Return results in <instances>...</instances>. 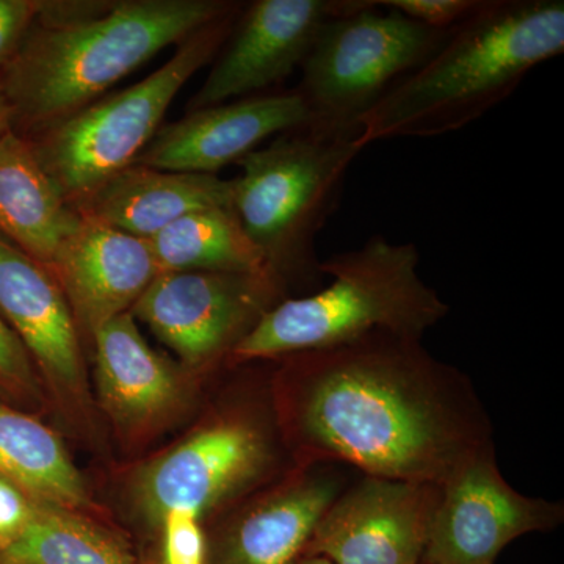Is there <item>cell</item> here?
<instances>
[{"label": "cell", "instance_id": "cell-1", "mask_svg": "<svg viewBox=\"0 0 564 564\" xmlns=\"http://www.w3.org/2000/svg\"><path fill=\"white\" fill-rule=\"evenodd\" d=\"M281 359L278 415L296 464L443 486L496 447L470 378L421 339L375 333Z\"/></svg>", "mask_w": 564, "mask_h": 564}, {"label": "cell", "instance_id": "cell-2", "mask_svg": "<svg viewBox=\"0 0 564 564\" xmlns=\"http://www.w3.org/2000/svg\"><path fill=\"white\" fill-rule=\"evenodd\" d=\"M563 52V0H484L362 118L358 143L462 131Z\"/></svg>", "mask_w": 564, "mask_h": 564}, {"label": "cell", "instance_id": "cell-3", "mask_svg": "<svg viewBox=\"0 0 564 564\" xmlns=\"http://www.w3.org/2000/svg\"><path fill=\"white\" fill-rule=\"evenodd\" d=\"M231 0H111L68 24L35 22L0 70L11 129L31 140L104 98L152 57L231 13Z\"/></svg>", "mask_w": 564, "mask_h": 564}, {"label": "cell", "instance_id": "cell-4", "mask_svg": "<svg viewBox=\"0 0 564 564\" xmlns=\"http://www.w3.org/2000/svg\"><path fill=\"white\" fill-rule=\"evenodd\" d=\"M419 265L414 243L391 242L381 234L356 250L323 259L321 272L332 282L278 303L234 348L229 361L281 359L375 333L422 340L451 306L422 280Z\"/></svg>", "mask_w": 564, "mask_h": 564}, {"label": "cell", "instance_id": "cell-5", "mask_svg": "<svg viewBox=\"0 0 564 564\" xmlns=\"http://www.w3.org/2000/svg\"><path fill=\"white\" fill-rule=\"evenodd\" d=\"M362 150L358 139L302 128L237 163L242 174L232 180V209L285 291H311L325 278L315 242L339 207L348 169Z\"/></svg>", "mask_w": 564, "mask_h": 564}, {"label": "cell", "instance_id": "cell-6", "mask_svg": "<svg viewBox=\"0 0 564 564\" xmlns=\"http://www.w3.org/2000/svg\"><path fill=\"white\" fill-rule=\"evenodd\" d=\"M243 7L240 3L231 13L181 41L172 58L139 84L104 96L28 140L40 165L70 206H77L113 174L133 165L162 128L177 93L215 61Z\"/></svg>", "mask_w": 564, "mask_h": 564}, {"label": "cell", "instance_id": "cell-7", "mask_svg": "<svg viewBox=\"0 0 564 564\" xmlns=\"http://www.w3.org/2000/svg\"><path fill=\"white\" fill-rule=\"evenodd\" d=\"M373 0H340L304 58L293 90L307 111L306 129L358 139L362 118L447 39Z\"/></svg>", "mask_w": 564, "mask_h": 564}, {"label": "cell", "instance_id": "cell-8", "mask_svg": "<svg viewBox=\"0 0 564 564\" xmlns=\"http://www.w3.org/2000/svg\"><path fill=\"white\" fill-rule=\"evenodd\" d=\"M280 459L272 426L245 408H229L144 464L133 478L132 500L152 527L172 511L203 519L262 485Z\"/></svg>", "mask_w": 564, "mask_h": 564}, {"label": "cell", "instance_id": "cell-9", "mask_svg": "<svg viewBox=\"0 0 564 564\" xmlns=\"http://www.w3.org/2000/svg\"><path fill=\"white\" fill-rule=\"evenodd\" d=\"M285 299L289 292L270 272H162L131 314L195 373L229 359L263 315Z\"/></svg>", "mask_w": 564, "mask_h": 564}, {"label": "cell", "instance_id": "cell-10", "mask_svg": "<svg viewBox=\"0 0 564 564\" xmlns=\"http://www.w3.org/2000/svg\"><path fill=\"white\" fill-rule=\"evenodd\" d=\"M563 521L562 502L516 491L500 473L496 447L489 448L441 486L422 564H496L518 538Z\"/></svg>", "mask_w": 564, "mask_h": 564}, {"label": "cell", "instance_id": "cell-11", "mask_svg": "<svg viewBox=\"0 0 564 564\" xmlns=\"http://www.w3.org/2000/svg\"><path fill=\"white\" fill-rule=\"evenodd\" d=\"M441 486L356 475L315 529L307 555L334 564H421Z\"/></svg>", "mask_w": 564, "mask_h": 564}, {"label": "cell", "instance_id": "cell-12", "mask_svg": "<svg viewBox=\"0 0 564 564\" xmlns=\"http://www.w3.org/2000/svg\"><path fill=\"white\" fill-rule=\"evenodd\" d=\"M340 0H256L240 11L231 35L187 111L280 90L302 68Z\"/></svg>", "mask_w": 564, "mask_h": 564}, {"label": "cell", "instance_id": "cell-13", "mask_svg": "<svg viewBox=\"0 0 564 564\" xmlns=\"http://www.w3.org/2000/svg\"><path fill=\"white\" fill-rule=\"evenodd\" d=\"M352 473L336 463L296 464L209 541L207 564H299Z\"/></svg>", "mask_w": 564, "mask_h": 564}, {"label": "cell", "instance_id": "cell-14", "mask_svg": "<svg viewBox=\"0 0 564 564\" xmlns=\"http://www.w3.org/2000/svg\"><path fill=\"white\" fill-rule=\"evenodd\" d=\"M306 126L307 111L295 90L263 93L187 111L180 121L162 124L133 165L217 176L270 137Z\"/></svg>", "mask_w": 564, "mask_h": 564}, {"label": "cell", "instance_id": "cell-15", "mask_svg": "<svg viewBox=\"0 0 564 564\" xmlns=\"http://www.w3.org/2000/svg\"><path fill=\"white\" fill-rule=\"evenodd\" d=\"M0 317L52 392L65 404L88 402L82 337L61 285L43 263L0 236Z\"/></svg>", "mask_w": 564, "mask_h": 564}, {"label": "cell", "instance_id": "cell-16", "mask_svg": "<svg viewBox=\"0 0 564 564\" xmlns=\"http://www.w3.org/2000/svg\"><path fill=\"white\" fill-rule=\"evenodd\" d=\"M82 339L106 323L131 313L161 270L147 240L110 226L82 220L50 267Z\"/></svg>", "mask_w": 564, "mask_h": 564}, {"label": "cell", "instance_id": "cell-17", "mask_svg": "<svg viewBox=\"0 0 564 564\" xmlns=\"http://www.w3.org/2000/svg\"><path fill=\"white\" fill-rule=\"evenodd\" d=\"M91 344L99 402L124 432L152 430L187 402L192 373L152 350L131 313L106 323Z\"/></svg>", "mask_w": 564, "mask_h": 564}, {"label": "cell", "instance_id": "cell-18", "mask_svg": "<svg viewBox=\"0 0 564 564\" xmlns=\"http://www.w3.org/2000/svg\"><path fill=\"white\" fill-rule=\"evenodd\" d=\"M232 207V181L131 165L74 206L82 218L150 240L192 212Z\"/></svg>", "mask_w": 564, "mask_h": 564}, {"label": "cell", "instance_id": "cell-19", "mask_svg": "<svg viewBox=\"0 0 564 564\" xmlns=\"http://www.w3.org/2000/svg\"><path fill=\"white\" fill-rule=\"evenodd\" d=\"M84 220L40 165L31 143L10 131L0 139V236L50 267Z\"/></svg>", "mask_w": 564, "mask_h": 564}, {"label": "cell", "instance_id": "cell-20", "mask_svg": "<svg viewBox=\"0 0 564 564\" xmlns=\"http://www.w3.org/2000/svg\"><path fill=\"white\" fill-rule=\"evenodd\" d=\"M0 477L33 500L80 511L90 507L84 478L50 426L0 399Z\"/></svg>", "mask_w": 564, "mask_h": 564}, {"label": "cell", "instance_id": "cell-21", "mask_svg": "<svg viewBox=\"0 0 564 564\" xmlns=\"http://www.w3.org/2000/svg\"><path fill=\"white\" fill-rule=\"evenodd\" d=\"M147 242L161 273L270 272L232 207L192 212Z\"/></svg>", "mask_w": 564, "mask_h": 564}, {"label": "cell", "instance_id": "cell-22", "mask_svg": "<svg viewBox=\"0 0 564 564\" xmlns=\"http://www.w3.org/2000/svg\"><path fill=\"white\" fill-rule=\"evenodd\" d=\"M0 564H135L117 534L80 511L40 503L28 527L0 551Z\"/></svg>", "mask_w": 564, "mask_h": 564}, {"label": "cell", "instance_id": "cell-23", "mask_svg": "<svg viewBox=\"0 0 564 564\" xmlns=\"http://www.w3.org/2000/svg\"><path fill=\"white\" fill-rule=\"evenodd\" d=\"M0 399L29 410L43 403L41 378L31 356L0 317Z\"/></svg>", "mask_w": 564, "mask_h": 564}, {"label": "cell", "instance_id": "cell-24", "mask_svg": "<svg viewBox=\"0 0 564 564\" xmlns=\"http://www.w3.org/2000/svg\"><path fill=\"white\" fill-rule=\"evenodd\" d=\"M162 560L159 564H207L209 540L198 516L172 511L163 518Z\"/></svg>", "mask_w": 564, "mask_h": 564}, {"label": "cell", "instance_id": "cell-25", "mask_svg": "<svg viewBox=\"0 0 564 564\" xmlns=\"http://www.w3.org/2000/svg\"><path fill=\"white\" fill-rule=\"evenodd\" d=\"M484 0H373L378 9L392 10L408 20L437 31H448L473 17Z\"/></svg>", "mask_w": 564, "mask_h": 564}, {"label": "cell", "instance_id": "cell-26", "mask_svg": "<svg viewBox=\"0 0 564 564\" xmlns=\"http://www.w3.org/2000/svg\"><path fill=\"white\" fill-rule=\"evenodd\" d=\"M39 7L40 0H0V70L31 32Z\"/></svg>", "mask_w": 564, "mask_h": 564}, {"label": "cell", "instance_id": "cell-27", "mask_svg": "<svg viewBox=\"0 0 564 564\" xmlns=\"http://www.w3.org/2000/svg\"><path fill=\"white\" fill-rule=\"evenodd\" d=\"M39 505L40 502L22 491L20 486L0 477V545L2 549L28 527Z\"/></svg>", "mask_w": 564, "mask_h": 564}, {"label": "cell", "instance_id": "cell-28", "mask_svg": "<svg viewBox=\"0 0 564 564\" xmlns=\"http://www.w3.org/2000/svg\"><path fill=\"white\" fill-rule=\"evenodd\" d=\"M10 131H13L11 129V109L6 95H3L2 87H0V139Z\"/></svg>", "mask_w": 564, "mask_h": 564}, {"label": "cell", "instance_id": "cell-29", "mask_svg": "<svg viewBox=\"0 0 564 564\" xmlns=\"http://www.w3.org/2000/svg\"><path fill=\"white\" fill-rule=\"evenodd\" d=\"M299 564H334L332 560L325 558V556L321 555H307L304 556L302 562Z\"/></svg>", "mask_w": 564, "mask_h": 564}, {"label": "cell", "instance_id": "cell-30", "mask_svg": "<svg viewBox=\"0 0 564 564\" xmlns=\"http://www.w3.org/2000/svg\"><path fill=\"white\" fill-rule=\"evenodd\" d=\"M150 564H159V563H150Z\"/></svg>", "mask_w": 564, "mask_h": 564}, {"label": "cell", "instance_id": "cell-31", "mask_svg": "<svg viewBox=\"0 0 564 564\" xmlns=\"http://www.w3.org/2000/svg\"><path fill=\"white\" fill-rule=\"evenodd\" d=\"M0 549H2V545H0Z\"/></svg>", "mask_w": 564, "mask_h": 564}, {"label": "cell", "instance_id": "cell-32", "mask_svg": "<svg viewBox=\"0 0 564 564\" xmlns=\"http://www.w3.org/2000/svg\"><path fill=\"white\" fill-rule=\"evenodd\" d=\"M422 564V563H421Z\"/></svg>", "mask_w": 564, "mask_h": 564}]
</instances>
